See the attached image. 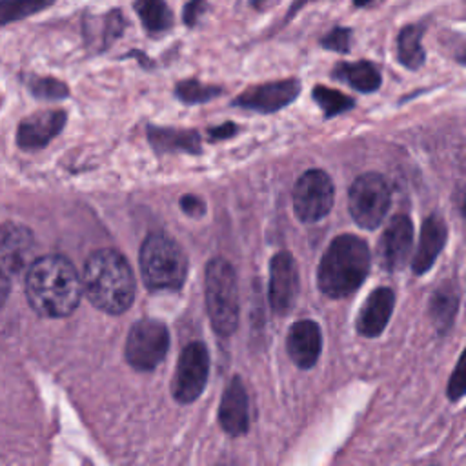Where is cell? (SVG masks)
Instances as JSON below:
<instances>
[{"label": "cell", "instance_id": "8992f818", "mask_svg": "<svg viewBox=\"0 0 466 466\" xmlns=\"http://www.w3.org/2000/svg\"><path fill=\"white\" fill-rule=\"evenodd\" d=\"M350 213L353 220L366 229H375L386 217L391 202V191L386 178L379 173H364L348 191Z\"/></svg>", "mask_w": 466, "mask_h": 466}, {"label": "cell", "instance_id": "44dd1931", "mask_svg": "<svg viewBox=\"0 0 466 466\" xmlns=\"http://www.w3.org/2000/svg\"><path fill=\"white\" fill-rule=\"evenodd\" d=\"M131 7L149 38H158L175 25V13L167 0H133Z\"/></svg>", "mask_w": 466, "mask_h": 466}, {"label": "cell", "instance_id": "83f0119b", "mask_svg": "<svg viewBox=\"0 0 466 466\" xmlns=\"http://www.w3.org/2000/svg\"><path fill=\"white\" fill-rule=\"evenodd\" d=\"M29 91L44 100H62L66 96H69V87L67 84H64L62 80L55 78V76H36L31 75L25 80Z\"/></svg>", "mask_w": 466, "mask_h": 466}, {"label": "cell", "instance_id": "9c48e42d", "mask_svg": "<svg viewBox=\"0 0 466 466\" xmlns=\"http://www.w3.org/2000/svg\"><path fill=\"white\" fill-rule=\"evenodd\" d=\"M333 182L322 169L306 171L293 187V208L302 222L324 218L333 206Z\"/></svg>", "mask_w": 466, "mask_h": 466}, {"label": "cell", "instance_id": "d4e9b609", "mask_svg": "<svg viewBox=\"0 0 466 466\" xmlns=\"http://www.w3.org/2000/svg\"><path fill=\"white\" fill-rule=\"evenodd\" d=\"M311 96L317 102V106L322 109L326 118L342 115V113L350 111L355 106V100L351 96L344 95L339 89H331L328 86H322V84H317L311 89Z\"/></svg>", "mask_w": 466, "mask_h": 466}, {"label": "cell", "instance_id": "30bf717a", "mask_svg": "<svg viewBox=\"0 0 466 466\" xmlns=\"http://www.w3.org/2000/svg\"><path fill=\"white\" fill-rule=\"evenodd\" d=\"M209 373V353L204 342H189L178 359L177 371L173 375L171 391L173 397L182 402H193L202 393Z\"/></svg>", "mask_w": 466, "mask_h": 466}, {"label": "cell", "instance_id": "ac0fdd59", "mask_svg": "<svg viewBox=\"0 0 466 466\" xmlns=\"http://www.w3.org/2000/svg\"><path fill=\"white\" fill-rule=\"evenodd\" d=\"M288 353L299 368H311L322 348L320 328L313 320H299L289 328L286 340Z\"/></svg>", "mask_w": 466, "mask_h": 466}, {"label": "cell", "instance_id": "ffe728a7", "mask_svg": "<svg viewBox=\"0 0 466 466\" xmlns=\"http://www.w3.org/2000/svg\"><path fill=\"white\" fill-rule=\"evenodd\" d=\"M446 237H448V229L441 217L431 215L424 220L420 238H419V248H417L413 262H411L415 273H419V275L426 273L433 266L437 255L444 248Z\"/></svg>", "mask_w": 466, "mask_h": 466}, {"label": "cell", "instance_id": "e0dca14e", "mask_svg": "<svg viewBox=\"0 0 466 466\" xmlns=\"http://www.w3.org/2000/svg\"><path fill=\"white\" fill-rule=\"evenodd\" d=\"M430 16L404 24L395 36L397 62L410 71H419L426 64V49L422 38L428 33Z\"/></svg>", "mask_w": 466, "mask_h": 466}, {"label": "cell", "instance_id": "f1b7e54d", "mask_svg": "<svg viewBox=\"0 0 466 466\" xmlns=\"http://www.w3.org/2000/svg\"><path fill=\"white\" fill-rule=\"evenodd\" d=\"M351 44H353V27L340 25V24L331 25L319 38V46L322 49L333 51V53H339V55H348L351 51Z\"/></svg>", "mask_w": 466, "mask_h": 466}, {"label": "cell", "instance_id": "74e56055", "mask_svg": "<svg viewBox=\"0 0 466 466\" xmlns=\"http://www.w3.org/2000/svg\"><path fill=\"white\" fill-rule=\"evenodd\" d=\"M373 2H377V0H351V5H353L355 9H366V7H370Z\"/></svg>", "mask_w": 466, "mask_h": 466}, {"label": "cell", "instance_id": "d590c367", "mask_svg": "<svg viewBox=\"0 0 466 466\" xmlns=\"http://www.w3.org/2000/svg\"><path fill=\"white\" fill-rule=\"evenodd\" d=\"M7 295H9V279H7L5 271H4V268L0 266V308L7 300Z\"/></svg>", "mask_w": 466, "mask_h": 466}, {"label": "cell", "instance_id": "d6a6232c", "mask_svg": "<svg viewBox=\"0 0 466 466\" xmlns=\"http://www.w3.org/2000/svg\"><path fill=\"white\" fill-rule=\"evenodd\" d=\"M313 2H319V0H293L291 4H289V7H288V11L284 13V16H282V20H280V24L279 25H275V31H280V29H284L306 5H309V4H313Z\"/></svg>", "mask_w": 466, "mask_h": 466}, {"label": "cell", "instance_id": "e575fe53", "mask_svg": "<svg viewBox=\"0 0 466 466\" xmlns=\"http://www.w3.org/2000/svg\"><path fill=\"white\" fill-rule=\"evenodd\" d=\"M235 124H231V122H226L224 126H220V127H213V129H209V135H211V138H226V137H231L233 133H235Z\"/></svg>", "mask_w": 466, "mask_h": 466}, {"label": "cell", "instance_id": "7a4b0ae2", "mask_svg": "<svg viewBox=\"0 0 466 466\" xmlns=\"http://www.w3.org/2000/svg\"><path fill=\"white\" fill-rule=\"evenodd\" d=\"M80 279L89 302L109 315L124 313L135 299L133 271L124 255L115 249L91 253Z\"/></svg>", "mask_w": 466, "mask_h": 466}, {"label": "cell", "instance_id": "2e32d148", "mask_svg": "<svg viewBox=\"0 0 466 466\" xmlns=\"http://www.w3.org/2000/svg\"><path fill=\"white\" fill-rule=\"evenodd\" d=\"M395 304V293L390 288L373 289L357 315V331L362 337H377L384 331Z\"/></svg>", "mask_w": 466, "mask_h": 466}, {"label": "cell", "instance_id": "cb8c5ba5", "mask_svg": "<svg viewBox=\"0 0 466 466\" xmlns=\"http://www.w3.org/2000/svg\"><path fill=\"white\" fill-rule=\"evenodd\" d=\"M55 4L56 0H0V25L35 16Z\"/></svg>", "mask_w": 466, "mask_h": 466}, {"label": "cell", "instance_id": "5b68a950", "mask_svg": "<svg viewBox=\"0 0 466 466\" xmlns=\"http://www.w3.org/2000/svg\"><path fill=\"white\" fill-rule=\"evenodd\" d=\"M204 288L213 329L229 337L238 326V288L231 264L224 258H211L206 266Z\"/></svg>", "mask_w": 466, "mask_h": 466}, {"label": "cell", "instance_id": "1f68e13d", "mask_svg": "<svg viewBox=\"0 0 466 466\" xmlns=\"http://www.w3.org/2000/svg\"><path fill=\"white\" fill-rule=\"evenodd\" d=\"M180 208H182V211L186 213V215H189V217H202L204 215V211H206V206H204V202L198 198V197H195V195H184L182 198H180Z\"/></svg>", "mask_w": 466, "mask_h": 466}, {"label": "cell", "instance_id": "7c38bea8", "mask_svg": "<svg viewBox=\"0 0 466 466\" xmlns=\"http://www.w3.org/2000/svg\"><path fill=\"white\" fill-rule=\"evenodd\" d=\"M299 295V271L293 257L280 251L269 264V304L277 313H288Z\"/></svg>", "mask_w": 466, "mask_h": 466}, {"label": "cell", "instance_id": "836d02e7", "mask_svg": "<svg viewBox=\"0 0 466 466\" xmlns=\"http://www.w3.org/2000/svg\"><path fill=\"white\" fill-rule=\"evenodd\" d=\"M120 58H135V60H138V64L144 69H153L155 67V60L149 55H146V51H142V49H129Z\"/></svg>", "mask_w": 466, "mask_h": 466}, {"label": "cell", "instance_id": "4316f807", "mask_svg": "<svg viewBox=\"0 0 466 466\" xmlns=\"http://www.w3.org/2000/svg\"><path fill=\"white\" fill-rule=\"evenodd\" d=\"M29 249H31L29 231L22 228H15V229H7L5 233H0V253L7 260H15V268L24 264Z\"/></svg>", "mask_w": 466, "mask_h": 466}, {"label": "cell", "instance_id": "277c9868", "mask_svg": "<svg viewBox=\"0 0 466 466\" xmlns=\"http://www.w3.org/2000/svg\"><path fill=\"white\" fill-rule=\"evenodd\" d=\"M140 271L149 289H178L187 273L182 248L164 233H151L140 248Z\"/></svg>", "mask_w": 466, "mask_h": 466}, {"label": "cell", "instance_id": "4fadbf2b", "mask_svg": "<svg viewBox=\"0 0 466 466\" xmlns=\"http://www.w3.org/2000/svg\"><path fill=\"white\" fill-rule=\"evenodd\" d=\"M411 246H413V224L410 217L406 215L393 217L380 238L379 251H380L382 266L390 271L400 269L411 255Z\"/></svg>", "mask_w": 466, "mask_h": 466}, {"label": "cell", "instance_id": "484cf974", "mask_svg": "<svg viewBox=\"0 0 466 466\" xmlns=\"http://www.w3.org/2000/svg\"><path fill=\"white\" fill-rule=\"evenodd\" d=\"M175 96L184 104H202L222 95L220 86L202 84L197 78H184L175 84Z\"/></svg>", "mask_w": 466, "mask_h": 466}, {"label": "cell", "instance_id": "ba28073f", "mask_svg": "<svg viewBox=\"0 0 466 466\" xmlns=\"http://www.w3.org/2000/svg\"><path fill=\"white\" fill-rule=\"evenodd\" d=\"M129 22L122 7L113 5L102 13L86 7L80 13V35L86 51L102 55L109 51L126 33Z\"/></svg>", "mask_w": 466, "mask_h": 466}, {"label": "cell", "instance_id": "8fae6325", "mask_svg": "<svg viewBox=\"0 0 466 466\" xmlns=\"http://www.w3.org/2000/svg\"><path fill=\"white\" fill-rule=\"evenodd\" d=\"M300 93L299 78L271 80L244 89L231 104L257 113H275L291 104Z\"/></svg>", "mask_w": 466, "mask_h": 466}, {"label": "cell", "instance_id": "6da1fadb", "mask_svg": "<svg viewBox=\"0 0 466 466\" xmlns=\"http://www.w3.org/2000/svg\"><path fill=\"white\" fill-rule=\"evenodd\" d=\"M31 308L42 317H67L82 297V279L66 257L46 255L36 258L25 279Z\"/></svg>", "mask_w": 466, "mask_h": 466}, {"label": "cell", "instance_id": "d6986e66", "mask_svg": "<svg viewBox=\"0 0 466 466\" xmlns=\"http://www.w3.org/2000/svg\"><path fill=\"white\" fill-rule=\"evenodd\" d=\"M331 78L350 86L359 93H375L382 86L380 67L371 60L337 62L331 69Z\"/></svg>", "mask_w": 466, "mask_h": 466}, {"label": "cell", "instance_id": "5bb4252c", "mask_svg": "<svg viewBox=\"0 0 466 466\" xmlns=\"http://www.w3.org/2000/svg\"><path fill=\"white\" fill-rule=\"evenodd\" d=\"M66 124V111L62 109H46L38 111L18 126L16 142L24 149L44 147L51 138H55Z\"/></svg>", "mask_w": 466, "mask_h": 466}, {"label": "cell", "instance_id": "9a60e30c", "mask_svg": "<svg viewBox=\"0 0 466 466\" xmlns=\"http://www.w3.org/2000/svg\"><path fill=\"white\" fill-rule=\"evenodd\" d=\"M218 422L222 430L233 437H238L249 428L248 393L238 377H233L222 395L218 408Z\"/></svg>", "mask_w": 466, "mask_h": 466}, {"label": "cell", "instance_id": "f546056e", "mask_svg": "<svg viewBox=\"0 0 466 466\" xmlns=\"http://www.w3.org/2000/svg\"><path fill=\"white\" fill-rule=\"evenodd\" d=\"M211 11V4L209 0H187L184 5H182V11H180V18H182V24L186 29H195L200 22V18L204 15H208Z\"/></svg>", "mask_w": 466, "mask_h": 466}, {"label": "cell", "instance_id": "603a6c76", "mask_svg": "<svg viewBox=\"0 0 466 466\" xmlns=\"http://www.w3.org/2000/svg\"><path fill=\"white\" fill-rule=\"evenodd\" d=\"M149 140L160 151H187V153L200 151V140L195 131L151 129Z\"/></svg>", "mask_w": 466, "mask_h": 466}, {"label": "cell", "instance_id": "7402d4cb", "mask_svg": "<svg viewBox=\"0 0 466 466\" xmlns=\"http://www.w3.org/2000/svg\"><path fill=\"white\" fill-rule=\"evenodd\" d=\"M457 308H459V288L453 280H446L433 291L430 299V315L435 328L441 333H446L453 324Z\"/></svg>", "mask_w": 466, "mask_h": 466}, {"label": "cell", "instance_id": "52a82bcc", "mask_svg": "<svg viewBox=\"0 0 466 466\" xmlns=\"http://www.w3.org/2000/svg\"><path fill=\"white\" fill-rule=\"evenodd\" d=\"M169 348V333L164 322L155 319L137 320L126 339V360L138 371L157 368Z\"/></svg>", "mask_w": 466, "mask_h": 466}, {"label": "cell", "instance_id": "4dcf8cb0", "mask_svg": "<svg viewBox=\"0 0 466 466\" xmlns=\"http://www.w3.org/2000/svg\"><path fill=\"white\" fill-rule=\"evenodd\" d=\"M462 391H464V364H462V359H461L453 375H451V380L448 384V397L451 400H457V399L462 397Z\"/></svg>", "mask_w": 466, "mask_h": 466}, {"label": "cell", "instance_id": "8d00e7d4", "mask_svg": "<svg viewBox=\"0 0 466 466\" xmlns=\"http://www.w3.org/2000/svg\"><path fill=\"white\" fill-rule=\"evenodd\" d=\"M268 4H269V0H248V5L257 13H262L268 7Z\"/></svg>", "mask_w": 466, "mask_h": 466}, {"label": "cell", "instance_id": "3957f363", "mask_svg": "<svg viewBox=\"0 0 466 466\" xmlns=\"http://www.w3.org/2000/svg\"><path fill=\"white\" fill-rule=\"evenodd\" d=\"M370 248L355 235H340L328 246L317 271V282L324 295L342 299L353 293L370 271Z\"/></svg>", "mask_w": 466, "mask_h": 466}]
</instances>
